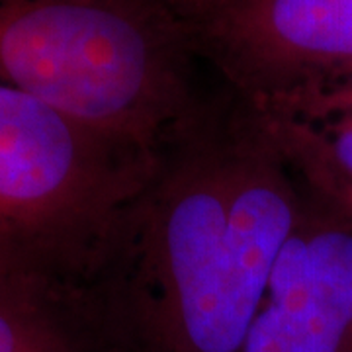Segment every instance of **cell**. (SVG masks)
<instances>
[{"label":"cell","instance_id":"5","mask_svg":"<svg viewBox=\"0 0 352 352\" xmlns=\"http://www.w3.org/2000/svg\"><path fill=\"white\" fill-rule=\"evenodd\" d=\"M243 352H352V221L305 198Z\"/></svg>","mask_w":352,"mask_h":352},{"label":"cell","instance_id":"4","mask_svg":"<svg viewBox=\"0 0 352 352\" xmlns=\"http://www.w3.org/2000/svg\"><path fill=\"white\" fill-rule=\"evenodd\" d=\"M243 104L352 76V0H159Z\"/></svg>","mask_w":352,"mask_h":352},{"label":"cell","instance_id":"6","mask_svg":"<svg viewBox=\"0 0 352 352\" xmlns=\"http://www.w3.org/2000/svg\"><path fill=\"white\" fill-rule=\"evenodd\" d=\"M243 106L284 157L305 198L352 221V76Z\"/></svg>","mask_w":352,"mask_h":352},{"label":"cell","instance_id":"7","mask_svg":"<svg viewBox=\"0 0 352 352\" xmlns=\"http://www.w3.org/2000/svg\"><path fill=\"white\" fill-rule=\"evenodd\" d=\"M0 352H133L100 296L0 270Z\"/></svg>","mask_w":352,"mask_h":352},{"label":"cell","instance_id":"1","mask_svg":"<svg viewBox=\"0 0 352 352\" xmlns=\"http://www.w3.org/2000/svg\"><path fill=\"white\" fill-rule=\"evenodd\" d=\"M303 204L239 100L226 116L192 113L161 149L127 231L135 284L110 302L138 352H243Z\"/></svg>","mask_w":352,"mask_h":352},{"label":"cell","instance_id":"2","mask_svg":"<svg viewBox=\"0 0 352 352\" xmlns=\"http://www.w3.org/2000/svg\"><path fill=\"white\" fill-rule=\"evenodd\" d=\"M159 0H0V85L161 153L200 106Z\"/></svg>","mask_w":352,"mask_h":352},{"label":"cell","instance_id":"3","mask_svg":"<svg viewBox=\"0 0 352 352\" xmlns=\"http://www.w3.org/2000/svg\"><path fill=\"white\" fill-rule=\"evenodd\" d=\"M161 153L100 135L0 85V270L94 294Z\"/></svg>","mask_w":352,"mask_h":352}]
</instances>
